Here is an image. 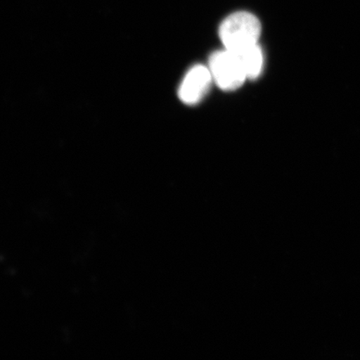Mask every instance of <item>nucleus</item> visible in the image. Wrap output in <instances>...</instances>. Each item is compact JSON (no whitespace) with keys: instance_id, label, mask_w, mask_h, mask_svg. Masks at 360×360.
Here are the masks:
<instances>
[{"instance_id":"7ed1b4c3","label":"nucleus","mask_w":360,"mask_h":360,"mask_svg":"<svg viewBox=\"0 0 360 360\" xmlns=\"http://www.w3.org/2000/svg\"><path fill=\"white\" fill-rule=\"evenodd\" d=\"M212 79L209 68L202 65L193 67L179 88L180 100L186 105H195L205 96Z\"/></svg>"},{"instance_id":"f03ea898","label":"nucleus","mask_w":360,"mask_h":360,"mask_svg":"<svg viewBox=\"0 0 360 360\" xmlns=\"http://www.w3.org/2000/svg\"><path fill=\"white\" fill-rule=\"evenodd\" d=\"M209 64L214 82L224 91H232L240 88L247 79L240 62L226 49L214 53L210 58Z\"/></svg>"},{"instance_id":"f257e3e1","label":"nucleus","mask_w":360,"mask_h":360,"mask_svg":"<svg viewBox=\"0 0 360 360\" xmlns=\"http://www.w3.org/2000/svg\"><path fill=\"white\" fill-rule=\"evenodd\" d=\"M261 24L248 12H237L225 19L219 28V36L225 49L233 53L258 44Z\"/></svg>"},{"instance_id":"20e7f679","label":"nucleus","mask_w":360,"mask_h":360,"mask_svg":"<svg viewBox=\"0 0 360 360\" xmlns=\"http://www.w3.org/2000/svg\"><path fill=\"white\" fill-rule=\"evenodd\" d=\"M233 53L240 62V65L245 72L247 79H255L259 77L261 70H262L264 62L263 53L259 44L245 49L244 51Z\"/></svg>"}]
</instances>
